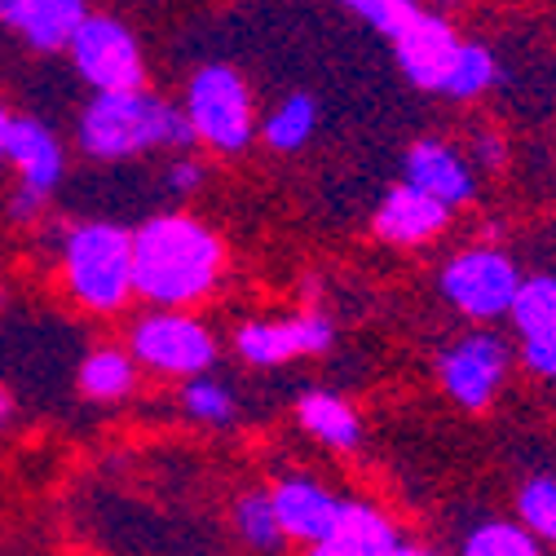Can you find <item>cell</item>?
I'll return each mask as SVG.
<instances>
[{
    "label": "cell",
    "mask_w": 556,
    "mask_h": 556,
    "mask_svg": "<svg viewBox=\"0 0 556 556\" xmlns=\"http://www.w3.org/2000/svg\"><path fill=\"white\" fill-rule=\"evenodd\" d=\"M226 243L190 213H155L132 230V288L155 309H190L217 292Z\"/></svg>",
    "instance_id": "cell-1"
},
{
    "label": "cell",
    "mask_w": 556,
    "mask_h": 556,
    "mask_svg": "<svg viewBox=\"0 0 556 556\" xmlns=\"http://www.w3.org/2000/svg\"><path fill=\"white\" fill-rule=\"evenodd\" d=\"M76 147L85 160L124 164L151 151L186 155L194 147V128L181 106L151 89L132 93H93L76 119Z\"/></svg>",
    "instance_id": "cell-2"
},
{
    "label": "cell",
    "mask_w": 556,
    "mask_h": 556,
    "mask_svg": "<svg viewBox=\"0 0 556 556\" xmlns=\"http://www.w3.org/2000/svg\"><path fill=\"white\" fill-rule=\"evenodd\" d=\"M62 292L72 296L85 314H119L137 288H132V230L115 222H80L62 235L58 252Z\"/></svg>",
    "instance_id": "cell-3"
},
{
    "label": "cell",
    "mask_w": 556,
    "mask_h": 556,
    "mask_svg": "<svg viewBox=\"0 0 556 556\" xmlns=\"http://www.w3.org/2000/svg\"><path fill=\"white\" fill-rule=\"evenodd\" d=\"M194 142H203L217 155H243L252 137L261 132L256 124V102L239 66L230 62H207L186 80V102H181Z\"/></svg>",
    "instance_id": "cell-4"
},
{
    "label": "cell",
    "mask_w": 556,
    "mask_h": 556,
    "mask_svg": "<svg viewBox=\"0 0 556 556\" xmlns=\"http://www.w3.org/2000/svg\"><path fill=\"white\" fill-rule=\"evenodd\" d=\"M124 350L132 363L151 371V376H173V380H194V376H213L222 344L203 318L190 309H151L142 318H132Z\"/></svg>",
    "instance_id": "cell-5"
},
{
    "label": "cell",
    "mask_w": 556,
    "mask_h": 556,
    "mask_svg": "<svg viewBox=\"0 0 556 556\" xmlns=\"http://www.w3.org/2000/svg\"><path fill=\"white\" fill-rule=\"evenodd\" d=\"M526 283V274L517 269V261L495 248V243H472L464 252H455L442 274H438V292L442 301L472 318V323H495L513 314V301Z\"/></svg>",
    "instance_id": "cell-6"
},
{
    "label": "cell",
    "mask_w": 556,
    "mask_h": 556,
    "mask_svg": "<svg viewBox=\"0 0 556 556\" xmlns=\"http://www.w3.org/2000/svg\"><path fill=\"white\" fill-rule=\"evenodd\" d=\"M76 76L93 89V93H132L147 89V53L142 40L128 23H119L115 14H89L85 27L66 45Z\"/></svg>",
    "instance_id": "cell-7"
},
{
    "label": "cell",
    "mask_w": 556,
    "mask_h": 556,
    "mask_svg": "<svg viewBox=\"0 0 556 556\" xmlns=\"http://www.w3.org/2000/svg\"><path fill=\"white\" fill-rule=\"evenodd\" d=\"M513 358H517L513 344L500 331H491V327L464 331L451 344H442V354H438V384H442V393L455 406L485 410L500 397V389L508 384Z\"/></svg>",
    "instance_id": "cell-8"
},
{
    "label": "cell",
    "mask_w": 556,
    "mask_h": 556,
    "mask_svg": "<svg viewBox=\"0 0 556 556\" xmlns=\"http://www.w3.org/2000/svg\"><path fill=\"white\" fill-rule=\"evenodd\" d=\"M10 168L18 177L5 213L10 222H36L66 177V147L40 115H14L10 124Z\"/></svg>",
    "instance_id": "cell-9"
},
{
    "label": "cell",
    "mask_w": 556,
    "mask_h": 556,
    "mask_svg": "<svg viewBox=\"0 0 556 556\" xmlns=\"http://www.w3.org/2000/svg\"><path fill=\"white\" fill-rule=\"evenodd\" d=\"M331 344L336 323L323 309H301L292 318H252L235 327V354L256 371H274L296 358H318Z\"/></svg>",
    "instance_id": "cell-10"
},
{
    "label": "cell",
    "mask_w": 556,
    "mask_h": 556,
    "mask_svg": "<svg viewBox=\"0 0 556 556\" xmlns=\"http://www.w3.org/2000/svg\"><path fill=\"white\" fill-rule=\"evenodd\" d=\"M269 495H274V513H278V526H283L288 543H301V547L331 543L340 530L344 504H350V495H340L327 481L301 477V472L278 477L269 485Z\"/></svg>",
    "instance_id": "cell-11"
},
{
    "label": "cell",
    "mask_w": 556,
    "mask_h": 556,
    "mask_svg": "<svg viewBox=\"0 0 556 556\" xmlns=\"http://www.w3.org/2000/svg\"><path fill=\"white\" fill-rule=\"evenodd\" d=\"M459 45H464V36L455 31V23L425 10L393 40V58H397L402 80L420 93H442L451 66L459 58Z\"/></svg>",
    "instance_id": "cell-12"
},
{
    "label": "cell",
    "mask_w": 556,
    "mask_h": 556,
    "mask_svg": "<svg viewBox=\"0 0 556 556\" xmlns=\"http://www.w3.org/2000/svg\"><path fill=\"white\" fill-rule=\"evenodd\" d=\"M402 181L410 190H420V194L446 203L451 213L477 199V168H472V160L459 147L442 142V137H420V142L406 147Z\"/></svg>",
    "instance_id": "cell-13"
},
{
    "label": "cell",
    "mask_w": 556,
    "mask_h": 556,
    "mask_svg": "<svg viewBox=\"0 0 556 556\" xmlns=\"http://www.w3.org/2000/svg\"><path fill=\"white\" fill-rule=\"evenodd\" d=\"M508 318L521 344V367L556 384V274H526Z\"/></svg>",
    "instance_id": "cell-14"
},
{
    "label": "cell",
    "mask_w": 556,
    "mask_h": 556,
    "mask_svg": "<svg viewBox=\"0 0 556 556\" xmlns=\"http://www.w3.org/2000/svg\"><path fill=\"white\" fill-rule=\"evenodd\" d=\"M89 14V0H0V27L36 53H62Z\"/></svg>",
    "instance_id": "cell-15"
},
{
    "label": "cell",
    "mask_w": 556,
    "mask_h": 556,
    "mask_svg": "<svg viewBox=\"0 0 556 556\" xmlns=\"http://www.w3.org/2000/svg\"><path fill=\"white\" fill-rule=\"evenodd\" d=\"M451 226V207L410 190L406 181H397L380 203H376V217H371V230L376 239L393 243V248H420V243H433L442 230Z\"/></svg>",
    "instance_id": "cell-16"
},
{
    "label": "cell",
    "mask_w": 556,
    "mask_h": 556,
    "mask_svg": "<svg viewBox=\"0 0 556 556\" xmlns=\"http://www.w3.org/2000/svg\"><path fill=\"white\" fill-rule=\"evenodd\" d=\"M296 425H301V433H309L318 446H327L336 455L363 446V415L336 389H305L296 397Z\"/></svg>",
    "instance_id": "cell-17"
},
{
    "label": "cell",
    "mask_w": 556,
    "mask_h": 556,
    "mask_svg": "<svg viewBox=\"0 0 556 556\" xmlns=\"http://www.w3.org/2000/svg\"><path fill=\"white\" fill-rule=\"evenodd\" d=\"M137 380H142V367L132 363V354L124 344H98L80 358V371H76V389L85 402H98V406H111V402H124L132 397Z\"/></svg>",
    "instance_id": "cell-18"
},
{
    "label": "cell",
    "mask_w": 556,
    "mask_h": 556,
    "mask_svg": "<svg viewBox=\"0 0 556 556\" xmlns=\"http://www.w3.org/2000/svg\"><path fill=\"white\" fill-rule=\"evenodd\" d=\"M230 530H235V539L252 556H283V547H288V534H283V526H278L269 485H256V491L235 495V504H230Z\"/></svg>",
    "instance_id": "cell-19"
},
{
    "label": "cell",
    "mask_w": 556,
    "mask_h": 556,
    "mask_svg": "<svg viewBox=\"0 0 556 556\" xmlns=\"http://www.w3.org/2000/svg\"><path fill=\"white\" fill-rule=\"evenodd\" d=\"M336 543L358 556H393V547L402 543V530L384 508L367 500H350L340 517V530H336Z\"/></svg>",
    "instance_id": "cell-20"
},
{
    "label": "cell",
    "mask_w": 556,
    "mask_h": 556,
    "mask_svg": "<svg viewBox=\"0 0 556 556\" xmlns=\"http://www.w3.org/2000/svg\"><path fill=\"white\" fill-rule=\"evenodd\" d=\"M314 132H318V98L314 93H292L261 119V142L278 155H296L301 147H309Z\"/></svg>",
    "instance_id": "cell-21"
},
{
    "label": "cell",
    "mask_w": 556,
    "mask_h": 556,
    "mask_svg": "<svg viewBox=\"0 0 556 556\" xmlns=\"http://www.w3.org/2000/svg\"><path fill=\"white\" fill-rule=\"evenodd\" d=\"M495 80H500V58H495V49L481 45V40H464V45H459V58H455V66H451V76H446V85H442V98H451V102H472V98H481L485 89H495Z\"/></svg>",
    "instance_id": "cell-22"
},
{
    "label": "cell",
    "mask_w": 556,
    "mask_h": 556,
    "mask_svg": "<svg viewBox=\"0 0 556 556\" xmlns=\"http://www.w3.org/2000/svg\"><path fill=\"white\" fill-rule=\"evenodd\" d=\"M459 556H543V543L521 521L491 517L459 539Z\"/></svg>",
    "instance_id": "cell-23"
},
{
    "label": "cell",
    "mask_w": 556,
    "mask_h": 556,
    "mask_svg": "<svg viewBox=\"0 0 556 556\" xmlns=\"http://www.w3.org/2000/svg\"><path fill=\"white\" fill-rule=\"evenodd\" d=\"M181 410L203 429H230L239 420V402L235 389L217 376H194L181 384Z\"/></svg>",
    "instance_id": "cell-24"
},
{
    "label": "cell",
    "mask_w": 556,
    "mask_h": 556,
    "mask_svg": "<svg viewBox=\"0 0 556 556\" xmlns=\"http://www.w3.org/2000/svg\"><path fill=\"white\" fill-rule=\"evenodd\" d=\"M517 521L543 543L556 547V472H530L517 485Z\"/></svg>",
    "instance_id": "cell-25"
},
{
    "label": "cell",
    "mask_w": 556,
    "mask_h": 556,
    "mask_svg": "<svg viewBox=\"0 0 556 556\" xmlns=\"http://www.w3.org/2000/svg\"><path fill=\"white\" fill-rule=\"evenodd\" d=\"M340 10H350L354 18H363L371 31H380V36H389V40H397L415 18H420L425 10L415 5V0H336Z\"/></svg>",
    "instance_id": "cell-26"
},
{
    "label": "cell",
    "mask_w": 556,
    "mask_h": 556,
    "mask_svg": "<svg viewBox=\"0 0 556 556\" xmlns=\"http://www.w3.org/2000/svg\"><path fill=\"white\" fill-rule=\"evenodd\" d=\"M203 181H207V168H203V160H194L190 151H186V155H177V160L164 168V186H168L173 194H181V199H186V194H194Z\"/></svg>",
    "instance_id": "cell-27"
},
{
    "label": "cell",
    "mask_w": 556,
    "mask_h": 556,
    "mask_svg": "<svg viewBox=\"0 0 556 556\" xmlns=\"http://www.w3.org/2000/svg\"><path fill=\"white\" fill-rule=\"evenodd\" d=\"M504 164H508V142H504L495 128H477V132H472V168L500 173Z\"/></svg>",
    "instance_id": "cell-28"
},
{
    "label": "cell",
    "mask_w": 556,
    "mask_h": 556,
    "mask_svg": "<svg viewBox=\"0 0 556 556\" xmlns=\"http://www.w3.org/2000/svg\"><path fill=\"white\" fill-rule=\"evenodd\" d=\"M10 124H14V115L0 106V168L10 164Z\"/></svg>",
    "instance_id": "cell-29"
},
{
    "label": "cell",
    "mask_w": 556,
    "mask_h": 556,
    "mask_svg": "<svg viewBox=\"0 0 556 556\" xmlns=\"http://www.w3.org/2000/svg\"><path fill=\"white\" fill-rule=\"evenodd\" d=\"M301 556H358V552H350V547H340V543L331 539V543H318V547H305Z\"/></svg>",
    "instance_id": "cell-30"
},
{
    "label": "cell",
    "mask_w": 556,
    "mask_h": 556,
    "mask_svg": "<svg viewBox=\"0 0 556 556\" xmlns=\"http://www.w3.org/2000/svg\"><path fill=\"white\" fill-rule=\"evenodd\" d=\"M393 556H442V552H433V547H425V543H406V539H402V543L393 547Z\"/></svg>",
    "instance_id": "cell-31"
},
{
    "label": "cell",
    "mask_w": 556,
    "mask_h": 556,
    "mask_svg": "<svg viewBox=\"0 0 556 556\" xmlns=\"http://www.w3.org/2000/svg\"><path fill=\"white\" fill-rule=\"evenodd\" d=\"M14 420V397H10V389L0 384V433H5V425Z\"/></svg>",
    "instance_id": "cell-32"
},
{
    "label": "cell",
    "mask_w": 556,
    "mask_h": 556,
    "mask_svg": "<svg viewBox=\"0 0 556 556\" xmlns=\"http://www.w3.org/2000/svg\"><path fill=\"white\" fill-rule=\"evenodd\" d=\"M438 5H446V10H455V5H464V0H438Z\"/></svg>",
    "instance_id": "cell-33"
}]
</instances>
